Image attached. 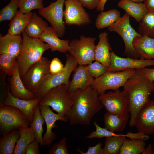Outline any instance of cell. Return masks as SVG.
I'll list each match as a JSON object with an SVG mask.
<instances>
[{"label":"cell","mask_w":154,"mask_h":154,"mask_svg":"<svg viewBox=\"0 0 154 154\" xmlns=\"http://www.w3.org/2000/svg\"><path fill=\"white\" fill-rule=\"evenodd\" d=\"M69 94L72 104L65 117L71 125H89L94 115L104 107L98 93L90 86Z\"/></svg>","instance_id":"1"},{"label":"cell","mask_w":154,"mask_h":154,"mask_svg":"<svg viewBox=\"0 0 154 154\" xmlns=\"http://www.w3.org/2000/svg\"><path fill=\"white\" fill-rule=\"evenodd\" d=\"M123 87L129 100L130 114L129 125L133 127L135 126L140 110L150 100L151 93L154 92V81L148 78L142 69H137Z\"/></svg>","instance_id":"2"},{"label":"cell","mask_w":154,"mask_h":154,"mask_svg":"<svg viewBox=\"0 0 154 154\" xmlns=\"http://www.w3.org/2000/svg\"><path fill=\"white\" fill-rule=\"evenodd\" d=\"M22 48L17 59L18 70L21 77L33 64L42 58L43 53L50 49L49 45L39 38L29 37L24 31L22 33Z\"/></svg>","instance_id":"3"},{"label":"cell","mask_w":154,"mask_h":154,"mask_svg":"<svg viewBox=\"0 0 154 154\" xmlns=\"http://www.w3.org/2000/svg\"><path fill=\"white\" fill-rule=\"evenodd\" d=\"M66 61L63 70L54 75L50 74L44 79L35 94V98L41 100L51 89L62 84L67 86L69 82V78L72 72L77 67L78 63L73 56L66 54Z\"/></svg>","instance_id":"4"},{"label":"cell","mask_w":154,"mask_h":154,"mask_svg":"<svg viewBox=\"0 0 154 154\" xmlns=\"http://www.w3.org/2000/svg\"><path fill=\"white\" fill-rule=\"evenodd\" d=\"M29 121L26 116L17 108L0 104V132L2 136L6 135L12 130L29 126Z\"/></svg>","instance_id":"5"},{"label":"cell","mask_w":154,"mask_h":154,"mask_svg":"<svg viewBox=\"0 0 154 154\" xmlns=\"http://www.w3.org/2000/svg\"><path fill=\"white\" fill-rule=\"evenodd\" d=\"M135 71L134 69H127L119 71L108 72L99 77L94 79L91 86L97 91L99 95L105 93L108 90L119 91V88L124 86Z\"/></svg>","instance_id":"6"},{"label":"cell","mask_w":154,"mask_h":154,"mask_svg":"<svg viewBox=\"0 0 154 154\" xmlns=\"http://www.w3.org/2000/svg\"><path fill=\"white\" fill-rule=\"evenodd\" d=\"M101 103L107 112L128 120L130 117L129 102L125 91L108 92L99 95Z\"/></svg>","instance_id":"7"},{"label":"cell","mask_w":154,"mask_h":154,"mask_svg":"<svg viewBox=\"0 0 154 154\" xmlns=\"http://www.w3.org/2000/svg\"><path fill=\"white\" fill-rule=\"evenodd\" d=\"M96 38L81 35L80 39L71 40L68 52L79 65H87L95 60V41Z\"/></svg>","instance_id":"8"},{"label":"cell","mask_w":154,"mask_h":154,"mask_svg":"<svg viewBox=\"0 0 154 154\" xmlns=\"http://www.w3.org/2000/svg\"><path fill=\"white\" fill-rule=\"evenodd\" d=\"M72 104L66 85L62 84L51 89L41 100L39 104L48 105L58 114L65 117Z\"/></svg>","instance_id":"9"},{"label":"cell","mask_w":154,"mask_h":154,"mask_svg":"<svg viewBox=\"0 0 154 154\" xmlns=\"http://www.w3.org/2000/svg\"><path fill=\"white\" fill-rule=\"evenodd\" d=\"M130 16L126 13L117 21L108 27L110 31H114L121 37L125 44L124 54L133 58L139 57L133 45L134 38L141 35L132 27L129 21Z\"/></svg>","instance_id":"10"},{"label":"cell","mask_w":154,"mask_h":154,"mask_svg":"<svg viewBox=\"0 0 154 154\" xmlns=\"http://www.w3.org/2000/svg\"><path fill=\"white\" fill-rule=\"evenodd\" d=\"M50 61L47 58L42 57L21 77L26 88L34 94L44 79L50 74Z\"/></svg>","instance_id":"11"},{"label":"cell","mask_w":154,"mask_h":154,"mask_svg":"<svg viewBox=\"0 0 154 154\" xmlns=\"http://www.w3.org/2000/svg\"><path fill=\"white\" fill-rule=\"evenodd\" d=\"M65 0H57L38 11L39 14L50 23L60 37L63 36L66 29L63 20V7Z\"/></svg>","instance_id":"12"},{"label":"cell","mask_w":154,"mask_h":154,"mask_svg":"<svg viewBox=\"0 0 154 154\" xmlns=\"http://www.w3.org/2000/svg\"><path fill=\"white\" fill-rule=\"evenodd\" d=\"M64 17L65 24L84 25L91 23L88 14L77 0H65Z\"/></svg>","instance_id":"13"},{"label":"cell","mask_w":154,"mask_h":154,"mask_svg":"<svg viewBox=\"0 0 154 154\" xmlns=\"http://www.w3.org/2000/svg\"><path fill=\"white\" fill-rule=\"evenodd\" d=\"M110 54L111 62L108 67V72L142 69L148 66H154V59L146 60L130 57H122L117 55L112 50Z\"/></svg>","instance_id":"14"},{"label":"cell","mask_w":154,"mask_h":154,"mask_svg":"<svg viewBox=\"0 0 154 154\" xmlns=\"http://www.w3.org/2000/svg\"><path fill=\"white\" fill-rule=\"evenodd\" d=\"M135 126L138 132L149 135L154 134V100H150L142 108Z\"/></svg>","instance_id":"15"},{"label":"cell","mask_w":154,"mask_h":154,"mask_svg":"<svg viewBox=\"0 0 154 154\" xmlns=\"http://www.w3.org/2000/svg\"><path fill=\"white\" fill-rule=\"evenodd\" d=\"M39 105L41 114L46 126V131L43 137V140L44 145L48 147L56 138V135L52 131V129L57 127L55 122L57 121L67 122L68 120L66 117L53 112L49 106Z\"/></svg>","instance_id":"16"},{"label":"cell","mask_w":154,"mask_h":154,"mask_svg":"<svg viewBox=\"0 0 154 154\" xmlns=\"http://www.w3.org/2000/svg\"><path fill=\"white\" fill-rule=\"evenodd\" d=\"M41 100L39 98L25 100L15 98L11 95L8 87L7 96L3 103L19 109L26 116L31 123L33 119L35 107L39 104Z\"/></svg>","instance_id":"17"},{"label":"cell","mask_w":154,"mask_h":154,"mask_svg":"<svg viewBox=\"0 0 154 154\" xmlns=\"http://www.w3.org/2000/svg\"><path fill=\"white\" fill-rule=\"evenodd\" d=\"M8 82L9 91L13 97L25 100L35 98V94L26 88L22 81L17 64L12 75L9 76Z\"/></svg>","instance_id":"18"},{"label":"cell","mask_w":154,"mask_h":154,"mask_svg":"<svg viewBox=\"0 0 154 154\" xmlns=\"http://www.w3.org/2000/svg\"><path fill=\"white\" fill-rule=\"evenodd\" d=\"M86 65H79L74 71L72 78L66 86L69 94L77 89H84L91 86L94 79L88 73Z\"/></svg>","instance_id":"19"},{"label":"cell","mask_w":154,"mask_h":154,"mask_svg":"<svg viewBox=\"0 0 154 154\" xmlns=\"http://www.w3.org/2000/svg\"><path fill=\"white\" fill-rule=\"evenodd\" d=\"M22 43V36L12 35L8 33L0 35V54H6L17 59L21 52Z\"/></svg>","instance_id":"20"},{"label":"cell","mask_w":154,"mask_h":154,"mask_svg":"<svg viewBox=\"0 0 154 154\" xmlns=\"http://www.w3.org/2000/svg\"><path fill=\"white\" fill-rule=\"evenodd\" d=\"M59 36L52 27H47L39 37L42 41L47 44L52 52L58 51L65 53L70 48L68 40H63L59 38Z\"/></svg>","instance_id":"21"},{"label":"cell","mask_w":154,"mask_h":154,"mask_svg":"<svg viewBox=\"0 0 154 154\" xmlns=\"http://www.w3.org/2000/svg\"><path fill=\"white\" fill-rule=\"evenodd\" d=\"M133 45L140 59H154V38L146 35L137 37Z\"/></svg>","instance_id":"22"},{"label":"cell","mask_w":154,"mask_h":154,"mask_svg":"<svg viewBox=\"0 0 154 154\" xmlns=\"http://www.w3.org/2000/svg\"><path fill=\"white\" fill-rule=\"evenodd\" d=\"M108 33L103 32L99 35V40L95 49V60L108 67L111 62V49L107 37Z\"/></svg>","instance_id":"23"},{"label":"cell","mask_w":154,"mask_h":154,"mask_svg":"<svg viewBox=\"0 0 154 154\" xmlns=\"http://www.w3.org/2000/svg\"><path fill=\"white\" fill-rule=\"evenodd\" d=\"M118 6L137 22H140L147 12L144 4L142 2L136 3L130 0H121L118 3Z\"/></svg>","instance_id":"24"},{"label":"cell","mask_w":154,"mask_h":154,"mask_svg":"<svg viewBox=\"0 0 154 154\" xmlns=\"http://www.w3.org/2000/svg\"><path fill=\"white\" fill-rule=\"evenodd\" d=\"M48 26V23L46 21L38 16L36 12H32L31 20L24 31L30 37L39 38Z\"/></svg>","instance_id":"25"},{"label":"cell","mask_w":154,"mask_h":154,"mask_svg":"<svg viewBox=\"0 0 154 154\" xmlns=\"http://www.w3.org/2000/svg\"><path fill=\"white\" fill-rule=\"evenodd\" d=\"M32 12L24 13L17 10L13 19L9 24L8 33L13 35H19L24 31L31 20Z\"/></svg>","instance_id":"26"},{"label":"cell","mask_w":154,"mask_h":154,"mask_svg":"<svg viewBox=\"0 0 154 154\" xmlns=\"http://www.w3.org/2000/svg\"><path fill=\"white\" fill-rule=\"evenodd\" d=\"M18 130L20 136L13 154H25L28 146L35 139V137L30 127H23Z\"/></svg>","instance_id":"27"},{"label":"cell","mask_w":154,"mask_h":154,"mask_svg":"<svg viewBox=\"0 0 154 154\" xmlns=\"http://www.w3.org/2000/svg\"><path fill=\"white\" fill-rule=\"evenodd\" d=\"M121 17L120 13L115 9L106 11H102L98 15L95 22V25L98 29L109 27L117 21Z\"/></svg>","instance_id":"28"},{"label":"cell","mask_w":154,"mask_h":154,"mask_svg":"<svg viewBox=\"0 0 154 154\" xmlns=\"http://www.w3.org/2000/svg\"><path fill=\"white\" fill-rule=\"evenodd\" d=\"M128 120L119 117L118 115L107 112L104 114V127L113 132H119L125 128Z\"/></svg>","instance_id":"29"},{"label":"cell","mask_w":154,"mask_h":154,"mask_svg":"<svg viewBox=\"0 0 154 154\" xmlns=\"http://www.w3.org/2000/svg\"><path fill=\"white\" fill-rule=\"evenodd\" d=\"M19 136V131L16 129H13L8 134L2 136L0 139V154L13 153Z\"/></svg>","instance_id":"30"},{"label":"cell","mask_w":154,"mask_h":154,"mask_svg":"<svg viewBox=\"0 0 154 154\" xmlns=\"http://www.w3.org/2000/svg\"><path fill=\"white\" fill-rule=\"evenodd\" d=\"M45 122L44 118L41 114L38 104L35 107L33 119L30 125L33 131L35 139L41 146H44L42 134L43 132V125Z\"/></svg>","instance_id":"31"},{"label":"cell","mask_w":154,"mask_h":154,"mask_svg":"<svg viewBox=\"0 0 154 154\" xmlns=\"http://www.w3.org/2000/svg\"><path fill=\"white\" fill-rule=\"evenodd\" d=\"M146 146L145 141L141 139L125 138L119 154H140L144 151Z\"/></svg>","instance_id":"32"},{"label":"cell","mask_w":154,"mask_h":154,"mask_svg":"<svg viewBox=\"0 0 154 154\" xmlns=\"http://www.w3.org/2000/svg\"><path fill=\"white\" fill-rule=\"evenodd\" d=\"M126 137V134H120L106 137L103 148L104 154H119Z\"/></svg>","instance_id":"33"},{"label":"cell","mask_w":154,"mask_h":154,"mask_svg":"<svg viewBox=\"0 0 154 154\" xmlns=\"http://www.w3.org/2000/svg\"><path fill=\"white\" fill-rule=\"evenodd\" d=\"M139 22L138 33L154 38V12L147 11Z\"/></svg>","instance_id":"34"},{"label":"cell","mask_w":154,"mask_h":154,"mask_svg":"<svg viewBox=\"0 0 154 154\" xmlns=\"http://www.w3.org/2000/svg\"><path fill=\"white\" fill-rule=\"evenodd\" d=\"M17 64L15 58L6 54H0V69L9 76L12 75Z\"/></svg>","instance_id":"35"},{"label":"cell","mask_w":154,"mask_h":154,"mask_svg":"<svg viewBox=\"0 0 154 154\" xmlns=\"http://www.w3.org/2000/svg\"><path fill=\"white\" fill-rule=\"evenodd\" d=\"M19 8V0H11L9 3L0 11V22L11 21L15 16Z\"/></svg>","instance_id":"36"},{"label":"cell","mask_w":154,"mask_h":154,"mask_svg":"<svg viewBox=\"0 0 154 154\" xmlns=\"http://www.w3.org/2000/svg\"><path fill=\"white\" fill-rule=\"evenodd\" d=\"M43 0H19V11L26 13L35 9L38 10L44 7Z\"/></svg>","instance_id":"37"},{"label":"cell","mask_w":154,"mask_h":154,"mask_svg":"<svg viewBox=\"0 0 154 154\" xmlns=\"http://www.w3.org/2000/svg\"><path fill=\"white\" fill-rule=\"evenodd\" d=\"M86 68L89 74L95 78L103 75L108 70V67L96 60L86 65Z\"/></svg>","instance_id":"38"},{"label":"cell","mask_w":154,"mask_h":154,"mask_svg":"<svg viewBox=\"0 0 154 154\" xmlns=\"http://www.w3.org/2000/svg\"><path fill=\"white\" fill-rule=\"evenodd\" d=\"M96 129L95 131L92 132L86 138L88 139L94 138H102L104 137H109L111 136L118 135L120 134H117L115 132L111 131L106 128H102L96 122L94 121L93 123Z\"/></svg>","instance_id":"39"},{"label":"cell","mask_w":154,"mask_h":154,"mask_svg":"<svg viewBox=\"0 0 154 154\" xmlns=\"http://www.w3.org/2000/svg\"><path fill=\"white\" fill-rule=\"evenodd\" d=\"M49 154H68L66 147V137H64L57 143L53 145L49 150Z\"/></svg>","instance_id":"40"},{"label":"cell","mask_w":154,"mask_h":154,"mask_svg":"<svg viewBox=\"0 0 154 154\" xmlns=\"http://www.w3.org/2000/svg\"><path fill=\"white\" fill-rule=\"evenodd\" d=\"M64 66L59 58L57 57L53 58L51 61L50 64V74L54 75L62 72Z\"/></svg>","instance_id":"41"},{"label":"cell","mask_w":154,"mask_h":154,"mask_svg":"<svg viewBox=\"0 0 154 154\" xmlns=\"http://www.w3.org/2000/svg\"><path fill=\"white\" fill-rule=\"evenodd\" d=\"M102 143L100 142L93 147L89 146L86 152H83L79 148L77 149L76 150L81 154H104L103 148H102Z\"/></svg>","instance_id":"42"},{"label":"cell","mask_w":154,"mask_h":154,"mask_svg":"<svg viewBox=\"0 0 154 154\" xmlns=\"http://www.w3.org/2000/svg\"><path fill=\"white\" fill-rule=\"evenodd\" d=\"M39 143L35 139L28 146L25 154H40Z\"/></svg>","instance_id":"43"},{"label":"cell","mask_w":154,"mask_h":154,"mask_svg":"<svg viewBox=\"0 0 154 154\" xmlns=\"http://www.w3.org/2000/svg\"><path fill=\"white\" fill-rule=\"evenodd\" d=\"M83 6L90 10L96 9L99 3L100 0H77Z\"/></svg>","instance_id":"44"},{"label":"cell","mask_w":154,"mask_h":154,"mask_svg":"<svg viewBox=\"0 0 154 154\" xmlns=\"http://www.w3.org/2000/svg\"><path fill=\"white\" fill-rule=\"evenodd\" d=\"M145 76L151 81H154V68H144L142 69Z\"/></svg>","instance_id":"45"},{"label":"cell","mask_w":154,"mask_h":154,"mask_svg":"<svg viewBox=\"0 0 154 154\" xmlns=\"http://www.w3.org/2000/svg\"><path fill=\"white\" fill-rule=\"evenodd\" d=\"M144 3L147 11L154 12V0H145Z\"/></svg>","instance_id":"46"},{"label":"cell","mask_w":154,"mask_h":154,"mask_svg":"<svg viewBox=\"0 0 154 154\" xmlns=\"http://www.w3.org/2000/svg\"><path fill=\"white\" fill-rule=\"evenodd\" d=\"M153 153L154 151L151 143L149 144L148 146L145 148L144 151L142 153V154H153Z\"/></svg>","instance_id":"47"},{"label":"cell","mask_w":154,"mask_h":154,"mask_svg":"<svg viewBox=\"0 0 154 154\" xmlns=\"http://www.w3.org/2000/svg\"><path fill=\"white\" fill-rule=\"evenodd\" d=\"M107 1V0H100L99 5L96 9L98 11H102L104 10L105 4Z\"/></svg>","instance_id":"48"},{"label":"cell","mask_w":154,"mask_h":154,"mask_svg":"<svg viewBox=\"0 0 154 154\" xmlns=\"http://www.w3.org/2000/svg\"><path fill=\"white\" fill-rule=\"evenodd\" d=\"M133 2L136 3H141L143 1H144L145 0H130Z\"/></svg>","instance_id":"49"}]
</instances>
